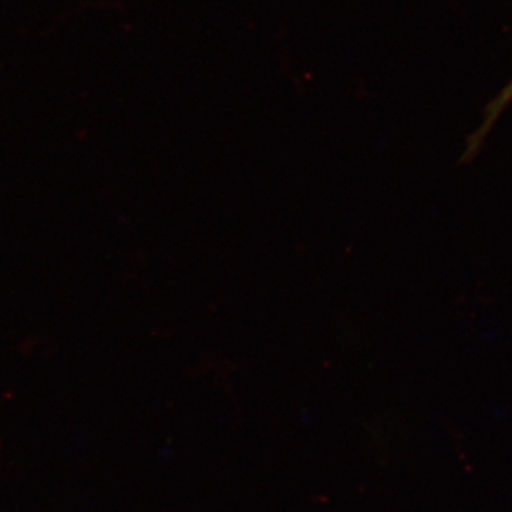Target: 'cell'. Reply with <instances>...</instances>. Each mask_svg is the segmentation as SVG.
Here are the masks:
<instances>
[{"label": "cell", "instance_id": "1", "mask_svg": "<svg viewBox=\"0 0 512 512\" xmlns=\"http://www.w3.org/2000/svg\"><path fill=\"white\" fill-rule=\"evenodd\" d=\"M512 101V79L511 82L504 87L503 92L498 94L497 97L490 104H488L487 110L484 113L483 124L468 137L466 150H464L463 156H461V163H470L476 158L477 154L480 153L481 147H483L485 138L493 128L495 121L501 116V113L505 110Z\"/></svg>", "mask_w": 512, "mask_h": 512}]
</instances>
